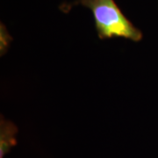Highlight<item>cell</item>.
I'll return each instance as SVG.
<instances>
[{
    "instance_id": "cell-1",
    "label": "cell",
    "mask_w": 158,
    "mask_h": 158,
    "mask_svg": "<svg viewBox=\"0 0 158 158\" xmlns=\"http://www.w3.org/2000/svg\"><path fill=\"white\" fill-rule=\"evenodd\" d=\"M77 5L91 11L97 34L100 40L116 37L139 42L142 39L141 30L125 16L114 0H77L71 4L62 5L61 9L64 12H68L74 6Z\"/></svg>"
},
{
    "instance_id": "cell-2",
    "label": "cell",
    "mask_w": 158,
    "mask_h": 158,
    "mask_svg": "<svg viewBox=\"0 0 158 158\" xmlns=\"http://www.w3.org/2000/svg\"><path fill=\"white\" fill-rule=\"evenodd\" d=\"M0 126V157L3 158L6 156V153L10 151L11 147L16 144L15 135L17 134L18 129L12 122L3 118H1Z\"/></svg>"
}]
</instances>
